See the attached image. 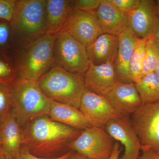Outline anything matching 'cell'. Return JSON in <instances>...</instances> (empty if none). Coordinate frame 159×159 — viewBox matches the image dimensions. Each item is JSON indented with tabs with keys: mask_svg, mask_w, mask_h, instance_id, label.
<instances>
[{
	"mask_svg": "<svg viewBox=\"0 0 159 159\" xmlns=\"http://www.w3.org/2000/svg\"><path fill=\"white\" fill-rule=\"evenodd\" d=\"M22 129L23 146L32 154L44 158L67 153L70 143L82 131L53 121L48 116L34 119Z\"/></svg>",
	"mask_w": 159,
	"mask_h": 159,
	"instance_id": "1",
	"label": "cell"
},
{
	"mask_svg": "<svg viewBox=\"0 0 159 159\" xmlns=\"http://www.w3.org/2000/svg\"><path fill=\"white\" fill-rule=\"evenodd\" d=\"M55 35L45 33L20 49L13 63L18 80L38 81L55 66L53 57Z\"/></svg>",
	"mask_w": 159,
	"mask_h": 159,
	"instance_id": "2",
	"label": "cell"
},
{
	"mask_svg": "<svg viewBox=\"0 0 159 159\" xmlns=\"http://www.w3.org/2000/svg\"><path fill=\"white\" fill-rule=\"evenodd\" d=\"M10 86L11 112L22 127L39 117L49 116L51 100L43 93L38 81L17 79Z\"/></svg>",
	"mask_w": 159,
	"mask_h": 159,
	"instance_id": "3",
	"label": "cell"
},
{
	"mask_svg": "<svg viewBox=\"0 0 159 159\" xmlns=\"http://www.w3.org/2000/svg\"><path fill=\"white\" fill-rule=\"evenodd\" d=\"M44 94L53 101L79 109L85 91L84 75L55 66L38 80Z\"/></svg>",
	"mask_w": 159,
	"mask_h": 159,
	"instance_id": "4",
	"label": "cell"
},
{
	"mask_svg": "<svg viewBox=\"0 0 159 159\" xmlns=\"http://www.w3.org/2000/svg\"><path fill=\"white\" fill-rule=\"evenodd\" d=\"M45 0L16 1L11 28L26 43L45 32Z\"/></svg>",
	"mask_w": 159,
	"mask_h": 159,
	"instance_id": "5",
	"label": "cell"
},
{
	"mask_svg": "<svg viewBox=\"0 0 159 159\" xmlns=\"http://www.w3.org/2000/svg\"><path fill=\"white\" fill-rule=\"evenodd\" d=\"M53 57L55 66L74 74L84 75L90 64L85 46L66 30L55 35Z\"/></svg>",
	"mask_w": 159,
	"mask_h": 159,
	"instance_id": "6",
	"label": "cell"
},
{
	"mask_svg": "<svg viewBox=\"0 0 159 159\" xmlns=\"http://www.w3.org/2000/svg\"><path fill=\"white\" fill-rule=\"evenodd\" d=\"M115 143L104 129L91 126L81 131L70 143L69 149L89 159H110Z\"/></svg>",
	"mask_w": 159,
	"mask_h": 159,
	"instance_id": "7",
	"label": "cell"
},
{
	"mask_svg": "<svg viewBox=\"0 0 159 159\" xmlns=\"http://www.w3.org/2000/svg\"><path fill=\"white\" fill-rule=\"evenodd\" d=\"M141 150L159 153V101L142 105L130 115Z\"/></svg>",
	"mask_w": 159,
	"mask_h": 159,
	"instance_id": "8",
	"label": "cell"
},
{
	"mask_svg": "<svg viewBox=\"0 0 159 159\" xmlns=\"http://www.w3.org/2000/svg\"><path fill=\"white\" fill-rule=\"evenodd\" d=\"M127 17V26L137 38L147 39L153 36L159 24L156 1L140 0L139 6Z\"/></svg>",
	"mask_w": 159,
	"mask_h": 159,
	"instance_id": "9",
	"label": "cell"
},
{
	"mask_svg": "<svg viewBox=\"0 0 159 159\" xmlns=\"http://www.w3.org/2000/svg\"><path fill=\"white\" fill-rule=\"evenodd\" d=\"M104 129L114 140L123 145L124 153L119 159H138L142 145L129 116L123 115L111 119Z\"/></svg>",
	"mask_w": 159,
	"mask_h": 159,
	"instance_id": "10",
	"label": "cell"
},
{
	"mask_svg": "<svg viewBox=\"0 0 159 159\" xmlns=\"http://www.w3.org/2000/svg\"><path fill=\"white\" fill-rule=\"evenodd\" d=\"M79 110L92 126L103 129L111 119L123 116L105 97L87 89L83 95Z\"/></svg>",
	"mask_w": 159,
	"mask_h": 159,
	"instance_id": "11",
	"label": "cell"
},
{
	"mask_svg": "<svg viewBox=\"0 0 159 159\" xmlns=\"http://www.w3.org/2000/svg\"><path fill=\"white\" fill-rule=\"evenodd\" d=\"M63 30L67 31L86 48L103 34L96 12L76 9Z\"/></svg>",
	"mask_w": 159,
	"mask_h": 159,
	"instance_id": "12",
	"label": "cell"
},
{
	"mask_svg": "<svg viewBox=\"0 0 159 159\" xmlns=\"http://www.w3.org/2000/svg\"><path fill=\"white\" fill-rule=\"evenodd\" d=\"M84 80L86 89L104 97L118 81L115 63L98 66L90 64Z\"/></svg>",
	"mask_w": 159,
	"mask_h": 159,
	"instance_id": "13",
	"label": "cell"
},
{
	"mask_svg": "<svg viewBox=\"0 0 159 159\" xmlns=\"http://www.w3.org/2000/svg\"><path fill=\"white\" fill-rule=\"evenodd\" d=\"M104 97L120 114L130 116L142 105V101L133 82L118 81Z\"/></svg>",
	"mask_w": 159,
	"mask_h": 159,
	"instance_id": "14",
	"label": "cell"
},
{
	"mask_svg": "<svg viewBox=\"0 0 159 159\" xmlns=\"http://www.w3.org/2000/svg\"><path fill=\"white\" fill-rule=\"evenodd\" d=\"M75 10L74 1L46 0V33L56 34L64 30Z\"/></svg>",
	"mask_w": 159,
	"mask_h": 159,
	"instance_id": "15",
	"label": "cell"
},
{
	"mask_svg": "<svg viewBox=\"0 0 159 159\" xmlns=\"http://www.w3.org/2000/svg\"><path fill=\"white\" fill-rule=\"evenodd\" d=\"M119 47L115 64L118 81L123 83H132L129 66L137 38L127 26L118 35Z\"/></svg>",
	"mask_w": 159,
	"mask_h": 159,
	"instance_id": "16",
	"label": "cell"
},
{
	"mask_svg": "<svg viewBox=\"0 0 159 159\" xmlns=\"http://www.w3.org/2000/svg\"><path fill=\"white\" fill-rule=\"evenodd\" d=\"M118 47V36L103 33L87 48L90 62L96 66L115 63Z\"/></svg>",
	"mask_w": 159,
	"mask_h": 159,
	"instance_id": "17",
	"label": "cell"
},
{
	"mask_svg": "<svg viewBox=\"0 0 159 159\" xmlns=\"http://www.w3.org/2000/svg\"><path fill=\"white\" fill-rule=\"evenodd\" d=\"M0 144L11 159L16 158L22 146V127L11 112L0 123Z\"/></svg>",
	"mask_w": 159,
	"mask_h": 159,
	"instance_id": "18",
	"label": "cell"
},
{
	"mask_svg": "<svg viewBox=\"0 0 159 159\" xmlns=\"http://www.w3.org/2000/svg\"><path fill=\"white\" fill-rule=\"evenodd\" d=\"M96 14L103 34L118 36L127 26V16L120 11L109 0H102Z\"/></svg>",
	"mask_w": 159,
	"mask_h": 159,
	"instance_id": "19",
	"label": "cell"
},
{
	"mask_svg": "<svg viewBox=\"0 0 159 159\" xmlns=\"http://www.w3.org/2000/svg\"><path fill=\"white\" fill-rule=\"evenodd\" d=\"M49 116L53 121L78 130H84L92 126L79 109L53 100Z\"/></svg>",
	"mask_w": 159,
	"mask_h": 159,
	"instance_id": "20",
	"label": "cell"
},
{
	"mask_svg": "<svg viewBox=\"0 0 159 159\" xmlns=\"http://www.w3.org/2000/svg\"><path fill=\"white\" fill-rule=\"evenodd\" d=\"M134 84L142 104L159 101V76L155 72L144 75Z\"/></svg>",
	"mask_w": 159,
	"mask_h": 159,
	"instance_id": "21",
	"label": "cell"
},
{
	"mask_svg": "<svg viewBox=\"0 0 159 159\" xmlns=\"http://www.w3.org/2000/svg\"><path fill=\"white\" fill-rule=\"evenodd\" d=\"M147 39L137 38L134 50L131 58L129 66V75L132 82L134 83L138 82L142 77V66Z\"/></svg>",
	"mask_w": 159,
	"mask_h": 159,
	"instance_id": "22",
	"label": "cell"
},
{
	"mask_svg": "<svg viewBox=\"0 0 159 159\" xmlns=\"http://www.w3.org/2000/svg\"><path fill=\"white\" fill-rule=\"evenodd\" d=\"M159 65V47L153 36L146 39L142 66V77L155 72Z\"/></svg>",
	"mask_w": 159,
	"mask_h": 159,
	"instance_id": "23",
	"label": "cell"
},
{
	"mask_svg": "<svg viewBox=\"0 0 159 159\" xmlns=\"http://www.w3.org/2000/svg\"><path fill=\"white\" fill-rule=\"evenodd\" d=\"M17 80L14 64L6 55L0 53V83L11 85Z\"/></svg>",
	"mask_w": 159,
	"mask_h": 159,
	"instance_id": "24",
	"label": "cell"
},
{
	"mask_svg": "<svg viewBox=\"0 0 159 159\" xmlns=\"http://www.w3.org/2000/svg\"><path fill=\"white\" fill-rule=\"evenodd\" d=\"M11 86L0 83V123L11 112Z\"/></svg>",
	"mask_w": 159,
	"mask_h": 159,
	"instance_id": "25",
	"label": "cell"
},
{
	"mask_svg": "<svg viewBox=\"0 0 159 159\" xmlns=\"http://www.w3.org/2000/svg\"><path fill=\"white\" fill-rule=\"evenodd\" d=\"M15 6V0H0V20L11 23Z\"/></svg>",
	"mask_w": 159,
	"mask_h": 159,
	"instance_id": "26",
	"label": "cell"
},
{
	"mask_svg": "<svg viewBox=\"0 0 159 159\" xmlns=\"http://www.w3.org/2000/svg\"><path fill=\"white\" fill-rule=\"evenodd\" d=\"M124 14L128 16L139 6L140 0H109Z\"/></svg>",
	"mask_w": 159,
	"mask_h": 159,
	"instance_id": "27",
	"label": "cell"
},
{
	"mask_svg": "<svg viewBox=\"0 0 159 159\" xmlns=\"http://www.w3.org/2000/svg\"><path fill=\"white\" fill-rule=\"evenodd\" d=\"M102 0H74L76 10L96 12Z\"/></svg>",
	"mask_w": 159,
	"mask_h": 159,
	"instance_id": "28",
	"label": "cell"
},
{
	"mask_svg": "<svg viewBox=\"0 0 159 159\" xmlns=\"http://www.w3.org/2000/svg\"><path fill=\"white\" fill-rule=\"evenodd\" d=\"M10 23L3 20L0 21V48L6 47L9 42L10 36Z\"/></svg>",
	"mask_w": 159,
	"mask_h": 159,
	"instance_id": "29",
	"label": "cell"
},
{
	"mask_svg": "<svg viewBox=\"0 0 159 159\" xmlns=\"http://www.w3.org/2000/svg\"><path fill=\"white\" fill-rule=\"evenodd\" d=\"M70 153L71 151H70L67 153L58 157L54 158H44L35 156L32 154L25 146L22 145L16 159H68Z\"/></svg>",
	"mask_w": 159,
	"mask_h": 159,
	"instance_id": "30",
	"label": "cell"
},
{
	"mask_svg": "<svg viewBox=\"0 0 159 159\" xmlns=\"http://www.w3.org/2000/svg\"><path fill=\"white\" fill-rule=\"evenodd\" d=\"M138 159H159V153L151 150L142 151Z\"/></svg>",
	"mask_w": 159,
	"mask_h": 159,
	"instance_id": "31",
	"label": "cell"
},
{
	"mask_svg": "<svg viewBox=\"0 0 159 159\" xmlns=\"http://www.w3.org/2000/svg\"><path fill=\"white\" fill-rule=\"evenodd\" d=\"M122 150V148L120 147L119 142H115L113 150L110 159H119V156Z\"/></svg>",
	"mask_w": 159,
	"mask_h": 159,
	"instance_id": "32",
	"label": "cell"
},
{
	"mask_svg": "<svg viewBox=\"0 0 159 159\" xmlns=\"http://www.w3.org/2000/svg\"><path fill=\"white\" fill-rule=\"evenodd\" d=\"M68 159H89L76 152L71 151L70 154Z\"/></svg>",
	"mask_w": 159,
	"mask_h": 159,
	"instance_id": "33",
	"label": "cell"
},
{
	"mask_svg": "<svg viewBox=\"0 0 159 159\" xmlns=\"http://www.w3.org/2000/svg\"><path fill=\"white\" fill-rule=\"evenodd\" d=\"M0 159H11L0 144Z\"/></svg>",
	"mask_w": 159,
	"mask_h": 159,
	"instance_id": "34",
	"label": "cell"
},
{
	"mask_svg": "<svg viewBox=\"0 0 159 159\" xmlns=\"http://www.w3.org/2000/svg\"><path fill=\"white\" fill-rule=\"evenodd\" d=\"M153 37L156 42L157 43V44L159 47V24L156 32L155 33L154 35H153Z\"/></svg>",
	"mask_w": 159,
	"mask_h": 159,
	"instance_id": "35",
	"label": "cell"
},
{
	"mask_svg": "<svg viewBox=\"0 0 159 159\" xmlns=\"http://www.w3.org/2000/svg\"><path fill=\"white\" fill-rule=\"evenodd\" d=\"M155 72L159 76V65L158 66L157 68V69L155 71Z\"/></svg>",
	"mask_w": 159,
	"mask_h": 159,
	"instance_id": "36",
	"label": "cell"
},
{
	"mask_svg": "<svg viewBox=\"0 0 159 159\" xmlns=\"http://www.w3.org/2000/svg\"><path fill=\"white\" fill-rule=\"evenodd\" d=\"M157 6L158 8L159 9V0H157L156 1Z\"/></svg>",
	"mask_w": 159,
	"mask_h": 159,
	"instance_id": "37",
	"label": "cell"
}]
</instances>
